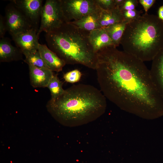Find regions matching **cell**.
Listing matches in <instances>:
<instances>
[{"label":"cell","mask_w":163,"mask_h":163,"mask_svg":"<svg viewBox=\"0 0 163 163\" xmlns=\"http://www.w3.org/2000/svg\"><path fill=\"white\" fill-rule=\"evenodd\" d=\"M100 90L120 109L144 119L163 115V99L143 62L111 46L97 53Z\"/></svg>","instance_id":"1"},{"label":"cell","mask_w":163,"mask_h":163,"mask_svg":"<svg viewBox=\"0 0 163 163\" xmlns=\"http://www.w3.org/2000/svg\"><path fill=\"white\" fill-rule=\"evenodd\" d=\"M106 98L101 90L90 85H73L61 95L50 99L46 107L52 116L65 126L74 127L95 120L105 113Z\"/></svg>","instance_id":"2"},{"label":"cell","mask_w":163,"mask_h":163,"mask_svg":"<svg viewBox=\"0 0 163 163\" xmlns=\"http://www.w3.org/2000/svg\"><path fill=\"white\" fill-rule=\"evenodd\" d=\"M89 32L68 22L46 33L45 38L48 48L66 64H81L95 70L97 54L89 41Z\"/></svg>","instance_id":"3"},{"label":"cell","mask_w":163,"mask_h":163,"mask_svg":"<svg viewBox=\"0 0 163 163\" xmlns=\"http://www.w3.org/2000/svg\"><path fill=\"white\" fill-rule=\"evenodd\" d=\"M120 44L142 61L152 60L163 47V21L145 13L127 24Z\"/></svg>","instance_id":"4"},{"label":"cell","mask_w":163,"mask_h":163,"mask_svg":"<svg viewBox=\"0 0 163 163\" xmlns=\"http://www.w3.org/2000/svg\"><path fill=\"white\" fill-rule=\"evenodd\" d=\"M66 22L60 0H46L42 8L38 34L43 31L48 33Z\"/></svg>","instance_id":"5"},{"label":"cell","mask_w":163,"mask_h":163,"mask_svg":"<svg viewBox=\"0 0 163 163\" xmlns=\"http://www.w3.org/2000/svg\"><path fill=\"white\" fill-rule=\"evenodd\" d=\"M66 22L78 20L101 8L96 0H60Z\"/></svg>","instance_id":"6"},{"label":"cell","mask_w":163,"mask_h":163,"mask_svg":"<svg viewBox=\"0 0 163 163\" xmlns=\"http://www.w3.org/2000/svg\"><path fill=\"white\" fill-rule=\"evenodd\" d=\"M5 19L7 31L12 37L33 28L24 14L12 3L6 7Z\"/></svg>","instance_id":"7"},{"label":"cell","mask_w":163,"mask_h":163,"mask_svg":"<svg viewBox=\"0 0 163 163\" xmlns=\"http://www.w3.org/2000/svg\"><path fill=\"white\" fill-rule=\"evenodd\" d=\"M10 1L24 14L33 28L38 30L43 0H12Z\"/></svg>","instance_id":"8"},{"label":"cell","mask_w":163,"mask_h":163,"mask_svg":"<svg viewBox=\"0 0 163 163\" xmlns=\"http://www.w3.org/2000/svg\"><path fill=\"white\" fill-rule=\"evenodd\" d=\"M38 30L32 28L26 31L12 37L17 47L25 56L38 50L39 36Z\"/></svg>","instance_id":"9"},{"label":"cell","mask_w":163,"mask_h":163,"mask_svg":"<svg viewBox=\"0 0 163 163\" xmlns=\"http://www.w3.org/2000/svg\"><path fill=\"white\" fill-rule=\"evenodd\" d=\"M150 70L152 81L163 99V47L153 59Z\"/></svg>","instance_id":"10"},{"label":"cell","mask_w":163,"mask_h":163,"mask_svg":"<svg viewBox=\"0 0 163 163\" xmlns=\"http://www.w3.org/2000/svg\"><path fill=\"white\" fill-rule=\"evenodd\" d=\"M30 82L34 88L47 87L54 75L52 71L48 69L39 68L28 65Z\"/></svg>","instance_id":"11"},{"label":"cell","mask_w":163,"mask_h":163,"mask_svg":"<svg viewBox=\"0 0 163 163\" xmlns=\"http://www.w3.org/2000/svg\"><path fill=\"white\" fill-rule=\"evenodd\" d=\"M23 54L18 47L13 46L10 40L7 37L0 40V61L9 62L23 59Z\"/></svg>","instance_id":"12"},{"label":"cell","mask_w":163,"mask_h":163,"mask_svg":"<svg viewBox=\"0 0 163 163\" xmlns=\"http://www.w3.org/2000/svg\"><path fill=\"white\" fill-rule=\"evenodd\" d=\"M38 50L49 69L53 72H59L62 69L66 64L46 44L38 45Z\"/></svg>","instance_id":"13"},{"label":"cell","mask_w":163,"mask_h":163,"mask_svg":"<svg viewBox=\"0 0 163 163\" xmlns=\"http://www.w3.org/2000/svg\"><path fill=\"white\" fill-rule=\"evenodd\" d=\"M88 39L95 53L105 47L114 46L104 28H100L90 32Z\"/></svg>","instance_id":"14"},{"label":"cell","mask_w":163,"mask_h":163,"mask_svg":"<svg viewBox=\"0 0 163 163\" xmlns=\"http://www.w3.org/2000/svg\"><path fill=\"white\" fill-rule=\"evenodd\" d=\"M102 11L101 8L85 15L78 20L70 22L80 29L89 32L101 28L99 24L98 21Z\"/></svg>","instance_id":"15"},{"label":"cell","mask_w":163,"mask_h":163,"mask_svg":"<svg viewBox=\"0 0 163 163\" xmlns=\"http://www.w3.org/2000/svg\"><path fill=\"white\" fill-rule=\"evenodd\" d=\"M123 21L121 11L119 8L116 7L109 11L102 10L98 23L101 28H104Z\"/></svg>","instance_id":"16"},{"label":"cell","mask_w":163,"mask_h":163,"mask_svg":"<svg viewBox=\"0 0 163 163\" xmlns=\"http://www.w3.org/2000/svg\"><path fill=\"white\" fill-rule=\"evenodd\" d=\"M128 23V22L127 21H123L117 22L104 28L114 46L117 47L120 44Z\"/></svg>","instance_id":"17"},{"label":"cell","mask_w":163,"mask_h":163,"mask_svg":"<svg viewBox=\"0 0 163 163\" xmlns=\"http://www.w3.org/2000/svg\"><path fill=\"white\" fill-rule=\"evenodd\" d=\"M62 85L63 83L60 80L57 75L54 74L47 87L50 92V99H55L64 92L65 90L63 89Z\"/></svg>","instance_id":"18"},{"label":"cell","mask_w":163,"mask_h":163,"mask_svg":"<svg viewBox=\"0 0 163 163\" xmlns=\"http://www.w3.org/2000/svg\"><path fill=\"white\" fill-rule=\"evenodd\" d=\"M24 62L28 65H30L39 68L49 69L38 50L25 56Z\"/></svg>","instance_id":"19"},{"label":"cell","mask_w":163,"mask_h":163,"mask_svg":"<svg viewBox=\"0 0 163 163\" xmlns=\"http://www.w3.org/2000/svg\"><path fill=\"white\" fill-rule=\"evenodd\" d=\"M63 77L66 82L73 83L80 80L82 77V73L78 70L75 69L66 73Z\"/></svg>","instance_id":"20"},{"label":"cell","mask_w":163,"mask_h":163,"mask_svg":"<svg viewBox=\"0 0 163 163\" xmlns=\"http://www.w3.org/2000/svg\"><path fill=\"white\" fill-rule=\"evenodd\" d=\"M121 11L123 20L128 23L138 18L141 16V14L142 12V11H138L136 9Z\"/></svg>","instance_id":"21"},{"label":"cell","mask_w":163,"mask_h":163,"mask_svg":"<svg viewBox=\"0 0 163 163\" xmlns=\"http://www.w3.org/2000/svg\"><path fill=\"white\" fill-rule=\"evenodd\" d=\"M96 1L99 7L103 10L109 11L116 7L114 0H96Z\"/></svg>","instance_id":"22"},{"label":"cell","mask_w":163,"mask_h":163,"mask_svg":"<svg viewBox=\"0 0 163 163\" xmlns=\"http://www.w3.org/2000/svg\"><path fill=\"white\" fill-rule=\"evenodd\" d=\"M138 4V1L137 0H125L120 9L121 11L135 10Z\"/></svg>","instance_id":"23"},{"label":"cell","mask_w":163,"mask_h":163,"mask_svg":"<svg viewBox=\"0 0 163 163\" xmlns=\"http://www.w3.org/2000/svg\"><path fill=\"white\" fill-rule=\"evenodd\" d=\"M7 31L5 17L2 15L0 16V37L2 38L4 37L6 32Z\"/></svg>","instance_id":"24"},{"label":"cell","mask_w":163,"mask_h":163,"mask_svg":"<svg viewBox=\"0 0 163 163\" xmlns=\"http://www.w3.org/2000/svg\"><path fill=\"white\" fill-rule=\"evenodd\" d=\"M155 0H139V2L143 7L145 13H147L148 10L155 2Z\"/></svg>","instance_id":"25"},{"label":"cell","mask_w":163,"mask_h":163,"mask_svg":"<svg viewBox=\"0 0 163 163\" xmlns=\"http://www.w3.org/2000/svg\"><path fill=\"white\" fill-rule=\"evenodd\" d=\"M158 16L160 20L163 21V5L161 6L159 8Z\"/></svg>","instance_id":"26"},{"label":"cell","mask_w":163,"mask_h":163,"mask_svg":"<svg viewBox=\"0 0 163 163\" xmlns=\"http://www.w3.org/2000/svg\"><path fill=\"white\" fill-rule=\"evenodd\" d=\"M125 0H114L116 7L120 8L123 3Z\"/></svg>","instance_id":"27"}]
</instances>
